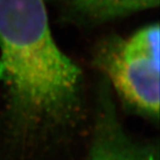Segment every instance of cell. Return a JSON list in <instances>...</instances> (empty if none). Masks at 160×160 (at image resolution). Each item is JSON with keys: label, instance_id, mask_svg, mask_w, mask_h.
Wrapping results in <instances>:
<instances>
[{"label": "cell", "instance_id": "obj_1", "mask_svg": "<svg viewBox=\"0 0 160 160\" xmlns=\"http://www.w3.org/2000/svg\"><path fill=\"white\" fill-rule=\"evenodd\" d=\"M79 67L55 42L44 0H0V87L7 135L42 146L75 128L84 108Z\"/></svg>", "mask_w": 160, "mask_h": 160}, {"label": "cell", "instance_id": "obj_4", "mask_svg": "<svg viewBox=\"0 0 160 160\" xmlns=\"http://www.w3.org/2000/svg\"><path fill=\"white\" fill-rule=\"evenodd\" d=\"M60 19L79 27H94L152 9L159 0H50Z\"/></svg>", "mask_w": 160, "mask_h": 160}, {"label": "cell", "instance_id": "obj_2", "mask_svg": "<svg viewBox=\"0 0 160 160\" xmlns=\"http://www.w3.org/2000/svg\"><path fill=\"white\" fill-rule=\"evenodd\" d=\"M159 25H146L128 37L111 35L93 50V64L125 107L146 119H159Z\"/></svg>", "mask_w": 160, "mask_h": 160}, {"label": "cell", "instance_id": "obj_3", "mask_svg": "<svg viewBox=\"0 0 160 160\" xmlns=\"http://www.w3.org/2000/svg\"><path fill=\"white\" fill-rule=\"evenodd\" d=\"M94 132L85 160H159L157 144L130 136L122 124L108 83L99 88Z\"/></svg>", "mask_w": 160, "mask_h": 160}]
</instances>
